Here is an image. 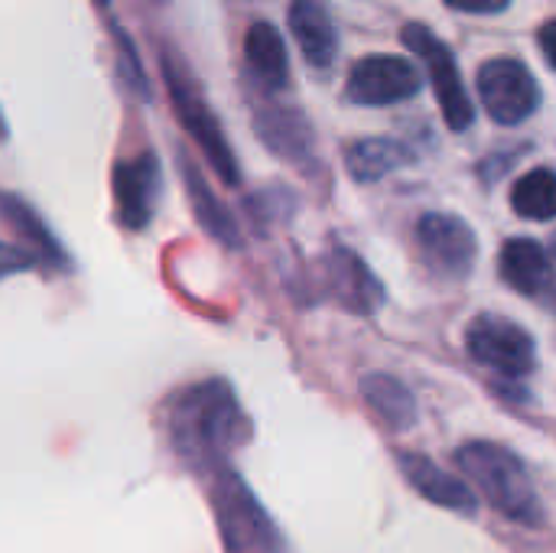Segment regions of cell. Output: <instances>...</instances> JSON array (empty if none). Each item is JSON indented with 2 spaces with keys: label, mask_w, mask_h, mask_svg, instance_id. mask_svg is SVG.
Returning <instances> with one entry per match:
<instances>
[{
  "label": "cell",
  "mask_w": 556,
  "mask_h": 553,
  "mask_svg": "<svg viewBox=\"0 0 556 553\" xmlns=\"http://www.w3.org/2000/svg\"><path fill=\"white\" fill-rule=\"evenodd\" d=\"M169 443L182 463L199 473L228 466V453L251 437V420L241 411L228 381L212 378L179 391L166 407Z\"/></svg>",
  "instance_id": "cell-1"
},
{
  "label": "cell",
  "mask_w": 556,
  "mask_h": 553,
  "mask_svg": "<svg viewBox=\"0 0 556 553\" xmlns=\"http://www.w3.org/2000/svg\"><path fill=\"white\" fill-rule=\"evenodd\" d=\"M456 463L498 515H505L515 525H528V528L544 525L547 512L538 499V489H534L525 463L508 447L489 443V440H472V443L459 447Z\"/></svg>",
  "instance_id": "cell-2"
},
{
  "label": "cell",
  "mask_w": 556,
  "mask_h": 553,
  "mask_svg": "<svg viewBox=\"0 0 556 553\" xmlns=\"http://www.w3.org/2000/svg\"><path fill=\"white\" fill-rule=\"evenodd\" d=\"M163 81L169 88V101H173V111H176L179 124L199 143V150L205 153V160L215 169V176L225 186H238L241 183V169H238L235 150L228 147L225 130H222L218 117L212 114V108L205 104L195 78L186 68V62H179L169 49L163 52Z\"/></svg>",
  "instance_id": "cell-3"
},
{
  "label": "cell",
  "mask_w": 556,
  "mask_h": 553,
  "mask_svg": "<svg viewBox=\"0 0 556 553\" xmlns=\"http://www.w3.org/2000/svg\"><path fill=\"white\" fill-rule=\"evenodd\" d=\"M215 508L231 553H283L274 521L228 466L215 473Z\"/></svg>",
  "instance_id": "cell-4"
},
{
  "label": "cell",
  "mask_w": 556,
  "mask_h": 553,
  "mask_svg": "<svg viewBox=\"0 0 556 553\" xmlns=\"http://www.w3.org/2000/svg\"><path fill=\"white\" fill-rule=\"evenodd\" d=\"M401 42L414 55L424 59L446 127L450 130H469L472 121H476V108H472V98H469V91L463 85V75H459V65H456L453 49L430 26H424V23H407L401 29Z\"/></svg>",
  "instance_id": "cell-5"
},
{
  "label": "cell",
  "mask_w": 556,
  "mask_h": 553,
  "mask_svg": "<svg viewBox=\"0 0 556 553\" xmlns=\"http://www.w3.org/2000/svg\"><path fill=\"white\" fill-rule=\"evenodd\" d=\"M466 349L479 365L515 381L528 378L538 365L534 336L498 313H482L472 319V326L466 329Z\"/></svg>",
  "instance_id": "cell-6"
},
{
  "label": "cell",
  "mask_w": 556,
  "mask_h": 553,
  "mask_svg": "<svg viewBox=\"0 0 556 553\" xmlns=\"http://www.w3.org/2000/svg\"><path fill=\"white\" fill-rule=\"evenodd\" d=\"M417 251L424 267L437 280H466L479 257V238L476 231L450 212H427L417 222Z\"/></svg>",
  "instance_id": "cell-7"
},
{
  "label": "cell",
  "mask_w": 556,
  "mask_h": 553,
  "mask_svg": "<svg viewBox=\"0 0 556 553\" xmlns=\"http://www.w3.org/2000/svg\"><path fill=\"white\" fill-rule=\"evenodd\" d=\"M476 85H479V98L489 117L505 127L525 124L541 108V85L521 59H511V55L489 59L479 68Z\"/></svg>",
  "instance_id": "cell-8"
},
{
  "label": "cell",
  "mask_w": 556,
  "mask_h": 553,
  "mask_svg": "<svg viewBox=\"0 0 556 553\" xmlns=\"http://www.w3.org/2000/svg\"><path fill=\"white\" fill-rule=\"evenodd\" d=\"M424 88V75L401 55H365L352 65L345 98L362 108H388L410 101Z\"/></svg>",
  "instance_id": "cell-9"
},
{
  "label": "cell",
  "mask_w": 556,
  "mask_h": 553,
  "mask_svg": "<svg viewBox=\"0 0 556 553\" xmlns=\"http://www.w3.org/2000/svg\"><path fill=\"white\" fill-rule=\"evenodd\" d=\"M3 218H7V228L13 231V238H20L23 251L3 244V261H7V271H16V267H52V271H68V254L62 251V244L55 241V235L42 225V218L13 192L3 196Z\"/></svg>",
  "instance_id": "cell-10"
},
{
  "label": "cell",
  "mask_w": 556,
  "mask_h": 553,
  "mask_svg": "<svg viewBox=\"0 0 556 553\" xmlns=\"http://www.w3.org/2000/svg\"><path fill=\"white\" fill-rule=\"evenodd\" d=\"M160 160L150 150L114 166V202L124 228L143 231L150 225L160 199Z\"/></svg>",
  "instance_id": "cell-11"
},
{
  "label": "cell",
  "mask_w": 556,
  "mask_h": 553,
  "mask_svg": "<svg viewBox=\"0 0 556 553\" xmlns=\"http://www.w3.org/2000/svg\"><path fill=\"white\" fill-rule=\"evenodd\" d=\"M502 280L531 297V300H547L556 297V267L547 254V248L534 238H508L498 257Z\"/></svg>",
  "instance_id": "cell-12"
},
{
  "label": "cell",
  "mask_w": 556,
  "mask_h": 553,
  "mask_svg": "<svg viewBox=\"0 0 556 553\" xmlns=\"http://www.w3.org/2000/svg\"><path fill=\"white\" fill-rule=\"evenodd\" d=\"M397 466H401L404 479L410 482V489H417L430 505H440V508L459 512V515H476L479 499H476L472 486L463 482L459 476L446 473L443 466H437L433 460H427L420 453H401Z\"/></svg>",
  "instance_id": "cell-13"
},
{
  "label": "cell",
  "mask_w": 556,
  "mask_h": 553,
  "mask_svg": "<svg viewBox=\"0 0 556 553\" xmlns=\"http://www.w3.org/2000/svg\"><path fill=\"white\" fill-rule=\"evenodd\" d=\"M323 264H326V287L342 306L355 313H375L384 303L381 280L368 271V264L355 251L336 248Z\"/></svg>",
  "instance_id": "cell-14"
},
{
  "label": "cell",
  "mask_w": 556,
  "mask_h": 553,
  "mask_svg": "<svg viewBox=\"0 0 556 553\" xmlns=\"http://www.w3.org/2000/svg\"><path fill=\"white\" fill-rule=\"evenodd\" d=\"M254 130L257 137L283 160L296 163V166H309L313 160V127L303 117V111L296 108H264L254 114Z\"/></svg>",
  "instance_id": "cell-15"
},
{
  "label": "cell",
  "mask_w": 556,
  "mask_h": 553,
  "mask_svg": "<svg viewBox=\"0 0 556 553\" xmlns=\"http://www.w3.org/2000/svg\"><path fill=\"white\" fill-rule=\"evenodd\" d=\"M290 33L300 42L303 59L313 68H329L339 55V33L329 10L319 0H293L287 13Z\"/></svg>",
  "instance_id": "cell-16"
},
{
  "label": "cell",
  "mask_w": 556,
  "mask_h": 553,
  "mask_svg": "<svg viewBox=\"0 0 556 553\" xmlns=\"http://www.w3.org/2000/svg\"><path fill=\"white\" fill-rule=\"evenodd\" d=\"M362 398L371 407V414L391 430V433H407L417 427V401L410 388L384 372L365 375L362 378Z\"/></svg>",
  "instance_id": "cell-17"
},
{
  "label": "cell",
  "mask_w": 556,
  "mask_h": 553,
  "mask_svg": "<svg viewBox=\"0 0 556 553\" xmlns=\"http://www.w3.org/2000/svg\"><path fill=\"white\" fill-rule=\"evenodd\" d=\"M179 173H182V179H186V192H189V202H192V212H195L199 225H202L215 241H222L225 248H241V231H238L231 212H228L225 202L208 189L202 169H199L186 153H179Z\"/></svg>",
  "instance_id": "cell-18"
},
{
  "label": "cell",
  "mask_w": 556,
  "mask_h": 553,
  "mask_svg": "<svg viewBox=\"0 0 556 553\" xmlns=\"http://www.w3.org/2000/svg\"><path fill=\"white\" fill-rule=\"evenodd\" d=\"M244 59L254 72V78L267 91H280L290 81V59H287V42L280 29L267 20L251 23L244 36Z\"/></svg>",
  "instance_id": "cell-19"
},
{
  "label": "cell",
  "mask_w": 556,
  "mask_h": 553,
  "mask_svg": "<svg viewBox=\"0 0 556 553\" xmlns=\"http://www.w3.org/2000/svg\"><path fill=\"white\" fill-rule=\"evenodd\" d=\"M410 163H417V153L394 137H365L355 140L345 153V166L355 183H378Z\"/></svg>",
  "instance_id": "cell-20"
},
{
  "label": "cell",
  "mask_w": 556,
  "mask_h": 553,
  "mask_svg": "<svg viewBox=\"0 0 556 553\" xmlns=\"http://www.w3.org/2000/svg\"><path fill=\"white\" fill-rule=\"evenodd\" d=\"M511 209L528 222L556 218V169L538 166L511 186Z\"/></svg>",
  "instance_id": "cell-21"
},
{
  "label": "cell",
  "mask_w": 556,
  "mask_h": 553,
  "mask_svg": "<svg viewBox=\"0 0 556 553\" xmlns=\"http://www.w3.org/2000/svg\"><path fill=\"white\" fill-rule=\"evenodd\" d=\"M114 39H117V65H121L124 85H127L134 95H140V98H150V85H147V75H143V68H140V59H137V49H134L130 36H127L124 29L114 26Z\"/></svg>",
  "instance_id": "cell-22"
},
{
  "label": "cell",
  "mask_w": 556,
  "mask_h": 553,
  "mask_svg": "<svg viewBox=\"0 0 556 553\" xmlns=\"http://www.w3.org/2000/svg\"><path fill=\"white\" fill-rule=\"evenodd\" d=\"M443 3L463 13H502L511 7V0H443Z\"/></svg>",
  "instance_id": "cell-23"
},
{
  "label": "cell",
  "mask_w": 556,
  "mask_h": 553,
  "mask_svg": "<svg viewBox=\"0 0 556 553\" xmlns=\"http://www.w3.org/2000/svg\"><path fill=\"white\" fill-rule=\"evenodd\" d=\"M538 42H541V52H544V59L551 62V68H556V20L541 26Z\"/></svg>",
  "instance_id": "cell-24"
},
{
  "label": "cell",
  "mask_w": 556,
  "mask_h": 553,
  "mask_svg": "<svg viewBox=\"0 0 556 553\" xmlns=\"http://www.w3.org/2000/svg\"><path fill=\"white\" fill-rule=\"evenodd\" d=\"M98 3H108V0H98Z\"/></svg>",
  "instance_id": "cell-25"
}]
</instances>
